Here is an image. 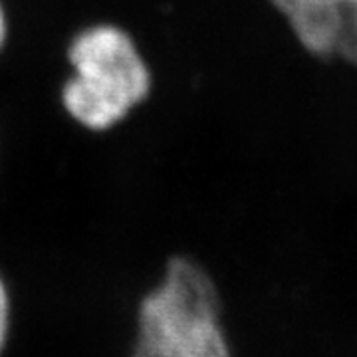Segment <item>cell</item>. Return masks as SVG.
I'll list each match as a JSON object with an SVG mask.
<instances>
[{"mask_svg": "<svg viewBox=\"0 0 357 357\" xmlns=\"http://www.w3.org/2000/svg\"><path fill=\"white\" fill-rule=\"evenodd\" d=\"M68 60L74 74L62 89L66 112L93 131L117 126L151 89L149 68L135 42L114 24L77 32Z\"/></svg>", "mask_w": 357, "mask_h": 357, "instance_id": "obj_1", "label": "cell"}, {"mask_svg": "<svg viewBox=\"0 0 357 357\" xmlns=\"http://www.w3.org/2000/svg\"><path fill=\"white\" fill-rule=\"evenodd\" d=\"M133 357H230L217 288L192 260L173 258L143 300Z\"/></svg>", "mask_w": 357, "mask_h": 357, "instance_id": "obj_2", "label": "cell"}, {"mask_svg": "<svg viewBox=\"0 0 357 357\" xmlns=\"http://www.w3.org/2000/svg\"><path fill=\"white\" fill-rule=\"evenodd\" d=\"M310 54L357 64V0H270Z\"/></svg>", "mask_w": 357, "mask_h": 357, "instance_id": "obj_3", "label": "cell"}, {"mask_svg": "<svg viewBox=\"0 0 357 357\" xmlns=\"http://www.w3.org/2000/svg\"><path fill=\"white\" fill-rule=\"evenodd\" d=\"M6 332H8V296H6L4 284L0 280V351L4 347Z\"/></svg>", "mask_w": 357, "mask_h": 357, "instance_id": "obj_4", "label": "cell"}, {"mask_svg": "<svg viewBox=\"0 0 357 357\" xmlns=\"http://www.w3.org/2000/svg\"><path fill=\"white\" fill-rule=\"evenodd\" d=\"M6 32H8V28H6V14H4V8H2V4H0V50H2V46H4V40H6Z\"/></svg>", "mask_w": 357, "mask_h": 357, "instance_id": "obj_5", "label": "cell"}]
</instances>
